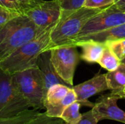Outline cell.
I'll return each mask as SVG.
<instances>
[{
    "instance_id": "5",
    "label": "cell",
    "mask_w": 125,
    "mask_h": 124,
    "mask_svg": "<svg viewBox=\"0 0 125 124\" xmlns=\"http://www.w3.org/2000/svg\"><path fill=\"white\" fill-rule=\"evenodd\" d=\"M28 102L15 88L12 75L0 68V118H10L29 110Z\"/></svg>"
},
{
    "instance_id": "7",
    "label": "cell",
    "mask_w": 125,
    "mask_h": 124,
    "mask_svg": "<svg viewBox=\"0 0 125 124\" xmlns=\"http://www.w3.org/2000/svg\"><path fill=\"white\" fill-rule=\"evenodd\" d=\"M125 23V11L116 8L114 4L111 5L89 20L81 29L75 42L83 37Z\"/></svg>"
},
{
    "instance_id": "30",
    "label": "cell",
    "mask_w": 125,
    "mask_h": 124,
    "mask_svg": "<svg viewBox=\"0 0 125 124\" xmlns=\"http://www.w3.org/2000/svg\"><path fill=\"white\" fill-rule=\"evenodd\" d=\"M121 63H122V64H123L125 66V58L123 59V60H122V61H121Z\"/></svg>"
},
{
    "instance_id": "28",
    "label": "cell",
    "mask_w": 125,
    "mask_h": 124,
    "mask_svg": "<svg viewBox=\"0 0 125 124\" xmlns=\"http://www.w3.org/2000/svg\"><path fill=\"white\" fill-rule=\"evenodd\" d=\"M114 5L116 8L125 11V0H115Z\"/></svg>"
},
{
    "instance_id": "16",
    "label": "cell",
    "mask_w": 125,
    "mask_h": 124,
    "mask_svg": "<svg viewBox=\"0 0 125 124\" xmlns=\"http://www.w3.org/2000/svg\"><path fill=\"white\" fill-rule=\"evenodd\" d=\"M71 87L64 84H56L52 86L46 92L44 100V108L45 106L52 105L60 102L68 93Z\"/></svg>"
},
{
    "instance_id": "14",
    "label": "cell",
    "mask_w": 125,
    "mask_h": 124,
    "mask_svg": "<svg viewBox=\"0 0 125 124\" xmlns=\"http://www.w3.org/2000/svg\"><path fill=\"white\" fill-rule=\"evenodd\" d=\"M121 39H125V23L117 26L104 31H102L100 32L96 33L94 34H92L89 37H83L77 42L79 41H83V40H86V39H93L96 42H102L105 44L107 42L109 41H114V40H118Z\"/></svg>"
},
{
    "instance_id": "10",
    "label": "cell",
    "mask_w": 125,
    "mask_h": 124,
    "mask_svg": "<svg viewBox=\"0 0 125 124\" xmlns=\"http://www.w3.org/2000/svg\"><path fill=\"white\" fill-rule=\"evenodd\" d=\"M73 88L76 93L77 101H78L82 106L90 107L92 108L94 107V104L89 102L88 99L94 95L109 90L105 74H100V72L90 80L77 86H73Z\"/></svg>"
},
{
    "instance_id": "27",
    "label": "cell",
    "mask_w": 125,
    "mask_h": 124,
    "mask_svg": "<svg viewBox=\"0 0 125 124\" xmlns=\"http://www.w3.org/2000/svg\"><path fill=\"white\" fill-rule=\"evenodd\" d=\"M42 1L43 0H18V1L21 4V6L23 8V10H24L23 12L26 10L34 7L35 5L38 4Z\"/></svg>"
},
{
    "instance_id": "24",
    "label": "cell",
    "mask_w": 125,
    "mask_h": 124,
    "mask_svg": "<svg viewBox=\"0 0 125 124\" xmlns=\"http://www.w3.org/2000/svg\"><path fill=\"white\" fill-rule=\"evenodd\" d=\"M115 0H85L84 6L87 8L102 9L113 5Z\"/></svg>"
},
{
    "instance_id": "9",
    "label": "cell",
    "mask_w": 125,
    "mask_h": 124,
    "mask_svg": "<svg viewBox=\"0 0 125 124\" xmlns=\"http://www.w3.org/2000/svg\"><path fill=\"white\" fill-rule=\"evenodd\" d=\"M121 99L120 96L111 92L101 96L92 109L96 121L108 119L125 124V112L117 106V101Z\"/></svg>"
},
{
    "instance_id": "2",
    "label": "cell",
    "mask_w": 125,
    "mask_h": 124,
    "mask_svg": "<svg viewBox=\"0 0 125 124\" xmlns=\"http://www.w3.org/2000/svg\"><path fill=\"white\" fill-rule=\"evenodd\" d=\"M45 30L38 28L23 13L12 18L0 27V61Z\"/></svg>"
},
{
    "instance_id": "18",
    "label": "cell",
    "mask_w": 125,
    "mask_h": 124,
    "mask_svg": "<svg viewBox=\"0 0 125 124\" xmlns=\"http://www.w3.org/2000/svg\"><path fill=\"white\" fill-rule=\"evenodd\" d=\"M81 106L78 101L74 102L64 110L61 118L67 124H78L82 118V114L80 113Z\"/></svg>"
},
{
    "instance_id": "13",
    "label": "cell",
    "mask_w": 125,
    "mask_h": 124,
    "mask_svg": "<svg viewBox=\"0 0 125 124\" xmlns=\"http://www.w3.org/2000/svg\"><path fill=\"white\" fill-rule=\"evenodd\" d=\"M107 84L111 93L124 99L125 94V66L121 63L115 70L105 73Z\"/></svg>"
},
{
    "instance_id": "6",
    "label": "cell",
    "mask_w": 125,
    "mask_h": 124,
    "mask_svg": "<svg viewBox=\"0 0 125 124\" xmlns=\"http://www.w3.org/2000/svg\"><path fill=\"white\" fill-rule=\"evenodd\" d=\"M75 45H63L51 49L52 64L63 81L70 87H73V78L80 56Z\"/></svg>"
},
{
    "instance_id": "3",
    "label": "cell",
    "mask_w": 125,
    "mask_h": 124,
    "mask_svg": "<svg viewBox=\"0 0 125 124\" xmlns=\"http://www.w3.org/2000/svg\"><path fill=\"white\" fill-rule=\"evenodd\" d=\"M53 27L43 31L37 37L25 43L4 59L0 61V68L12 75L37 66L39 55L47 50Z\"/></svg>"
},
{
    "instance_id": "22",
    "label": "cell",
    "mask_w": 125,
    "mask_h": 124,
    "mask_svg": "<svg viewBox=\"0 0 125 124\" xmlns=\"http://www.w3.org/2000/svg\"><path fill=\"white\" fill-rule=\"evenodd\" d=\"M62 10H75L84 6L85 0H57Z\"/></svg>"
},
{
    "instance_id": "21",
    "label": "cell",
    "mask_w": 125,
    "mask_h": 124,
    "mask_svg": "<svg viewBox=\"0 0 125 124\" xmlns=\"http://www.w3.org/2000/svg\"><path fill=\"white\" fill-rule=\"evenodd\" d=\"M62 119L48 116L46 113H39L26 124H58Z\"/></svg>"
},
{
    "instance_id": "25",
    "label": "cell",
    "mask_w": 125,
    "mask_h": 124,
    "mask_svg": "<svg viewBox=\"0 0 125 124\" xmlns=\"http://www.w3.org/2000/svg\"><path fill=\"white\" fill-rule=\"evenodd\" d=\"M18 15L20 14L12 12L0 5V27H1L7 22H8L10 20H11L12 18L15 17Z\"/></svg>"
},
{
    "instance_id": "20",
    "label": "cell",
    "mask_w": 125,
    "mask_h": 124,
    "mask_svg": "<svg viewBox=\"0 0 125 124\" xmlns=\"http://www.w3.org/2000/svg\"><path fill=\"white\" fill-rule=\"evenodd\" d=\"M105 45L111 48L121 61L125 58V39L107 42Z\"/></svg>"
},
{
    "instance_id": "23",
    "label": "cell",
    "mask_w": 125,
    "mask_h": 124,
    "mask_svg": "<svg viewBox=\"0 0 125 124\" xmlns=\"http://www.w3.org/2000/svg\"><path fill=\"white\" fill-rule=\"evenodd\" d=\"M0 5L7 10L18 14L23 13V8L18 0H0Z\"/></svg>"
},
{
    "instance_id": "8",
    "label": "cell",
    "mask_w": 125,
    "mask_h": 124,
    "mask_svg": "<svg viewBox=\"0 0 125 124\" xmlns=\"http://www.w3.org/2000/svg\"><path fill=\"white\" fill-rule=\"evenodd\" d=\"M61 13L62 8L57 0L42 1L23 12L42 30L54 26L59 21Z\"/></svg>"
},
{
    "instance_id": "19",
    "label": "cell",
    "mask_w": 125,
    "mask_h": 124,
    "mask_svg": "<svg viewBox=\"0 0 125 124\" xmlns=\"http://www.w3.org/2000/svg\"><path fill=\"white\" fill-rule=\"evenodd\" d=\"M39 110L34 109L28 110L20 115L10 118H0V124H26L33 117L39 113Z\"/></svg>"
},
{
    "instance_id": "15",
    "label": "cell",
    "mask_w": 125,
    "mask_h": 124,
    "mask_svg": "<svg viewBox=\"0 0 125 124\" xmlns=\"http://www.w3.org/2000/svg\"><path fill=\"white\" fill-rule=\"evenodd\" d=\"M77 101V95L75 91L73 88L70 89L66 96L58 103L45 106V109L46 110V114L50 117L53 118H61L64 110L72 103Z\"/></svg>"
},
{
    "instance_id": "4",
    "label": "cell",
    "mask_w": 125,
    "mask_h": 124,
    "mask_svg": "<svg viewBox=\"0 0 125 124\" xmlns=\"http://www.w3.org/2000/svg\"><path fill=\"white\" fill-rule=\"evenodd\" d=\"M12 80L17 91L32 109L39 110L44 108L46 92L42 76L37 66L12 74Z\"/></svg>"
},
{
    "instance_id": "12",
    "label": "cell",
    "mask_w": 125,
    "mask_h": 124,
    "mask_svg": "<svg viewBox=\"0 0 125 124\" xmlns=\"http://www.w3.org/2000/svg\"><path fill=\"white\" fill-rule=\"evenodd\" d=\"M75 45L77 47L81 48L82 53L80 58L88 63H97L105 48V44L93 39L79 41L75 42Z\"/></svg>"
},
{
    "instance_id": "11",
    "label": "cell",
    "mask_w": 125,
    "mask_h": 124,
    "mask_svg": "<svg viewBox=\"0 0 125 124\" xmlns=\"http://www.w3.org/2000/svg\"><path fill=\"white\" fill-rule=\"evenodd\" d=\"M37 66L40 69L42 79L44 81V86L45 92L53 85L64 84L67 85L63 80L56 73L51 60V50H45L42 52L37 60Z\"/></svg>"
},
{
    "instance_id": "1",
    "label": "cell",
    "mask_w": 125,
    "mask_h": 124,
    "mask_svg": "<svg viewBox=\"0 0 125 124\" xmlns=\"http://www.w3.org/2000/svg\"><path fill=\"white\" fill-rule=\"evenodd\" d=\"M103 9L83 7L75 10H62L59 20L51 30L50 43L46 50L59 46L74 45L85 24Z\"/></svg>"
},
{
    "instance_id": "17",
    "label": "cell",
    "mask_w": 125,
    "mask_h": 124,
    "mask_svg": "<svg viewBox=\"0 0 125 124\" xmlns=\"http://www.w3.org/2000/svg\"><path fill=\"white\" fill-rule=\"evenodd\" d=\"M101 67L106 69L108 72H111L116 69L121 64V61L114 53V52L105 45L103 53L97 62Z\"/></svg>"
},
{
    "instance_id": "31",
    "label": "cell",
    "mask_w": 125,
    "mask_h": 124,
    "mask_svg": "<svg viewBox=\"0 0 125 124\" xmlns=\"http://www.w3.org/2000/svg\"><path fill=\"white\" fill-rule=\"evenodd\" d=\"M124 99H125V96H124Z\"/></svg>"
},
{
    "instance_id": "29",
    "label": "cell",
    "mask_w": 125,
    "mask_h": 124,
    "mask_svg": "<svg viewBox=\"0 0 125 124\" xmlns=\"http://www.w3.org/2000/svg\"><path fill=\"white\" fill-rule=\"evenodd\" d=\"M58 124H67V123H65L63 120H62V121H60V122H59Z\"/></svg>"
},
{
    "instance_id": "26",
    "label": "cell",
    "mask_w": 125,
    "mask_h": 124,
    "mask_svg": "<svg viewBox=\"0 0 125 124\" xmlns=\"http://www.w3.org/2000/svg\"><path fill=\"white\" fill-rule=\"evenodd\" d=\"M98 123L93 113L92 110L82 114V118L80 120V121L76 124H97Z\"/></svg>"
}]
</instances>
